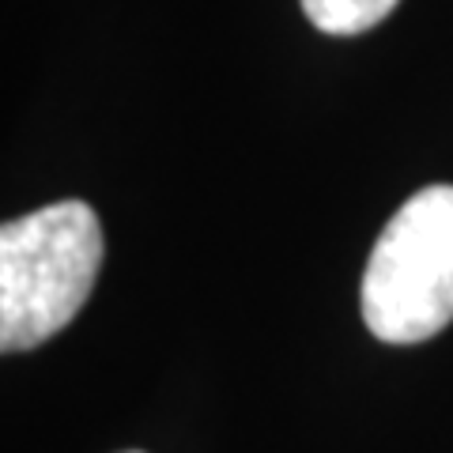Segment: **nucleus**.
<instances>
[{"instance_id": "obj_3", "label": "nucleus", "mask_w": 453, "mask_h": 453, "mask_svg": "<svg viewBox=\"0 0 453 453\" xmlns=\"http://www.w3.org/2000/svg\"><path fill=\"white\" fill-rule=\"evenodd\" d=\"M396 8V0H303L306 19L325 35H363Z\"/></svg>"}, {"instance_id": "obj_4", "label": "nucleus", "mask_w": 453, "mask_h": 453, "mask_svg": "<svg viewBox=\"0 0 453 453\" xmlns=\"http://www.w3.org/2000/svg\"><path fill=\"white\" fill-rule=\"evenodd\" d=\"M125 453H140V449H125Z\"/></svg>"}, {"instance_id": "obj_2", "label": "nucleus", "mask_w": 453, "mask_h": 453, "mask_svg": "<svg viewBox=\"0 0 453 453\" xmlns=\"http://www.w3.org/2000/svg\"><path fill=\"white\" fill-rule=\"evenodd\" d=\"M359 306L386 344H419L453 321V186H427L393 211L366 261Z\"/></svg>"}, {"instance_id": "obj_1", "label": "nucleus", "mask_w": 453, "mask_h": 453, "mask_svg": "<svg viewBox=\"0 0 453 453\" xmlns=\"http://www.w3.org/2000/svg\"><path fill=\"white\" fill-rule=\"evenodd\" d=\"M91 204L57 201L0 226V348L31 351L73 321L103 268Z\"/></svg>"}]
</instances>
